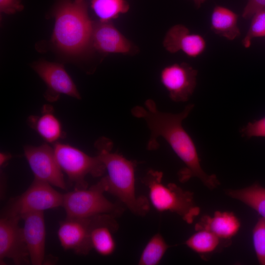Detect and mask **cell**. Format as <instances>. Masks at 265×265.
Here are the masks:
<instances>
[{
	"mask_svg": "<svg viewBox=\"0 0 265 265\" xmlns=\"http://www.w3.org/2000/svg\"><path fill=\"white\" fill-rule=\"evenodd\" d=\"M24 154L34 179L66 189L63 171L56 160L53 148L47 144L38 146H26Z\"/></svg>",
	"mask_w": 265,
	"mask_h": 265,
	"instance_id": "obj_8",
	"label": "cell"
},
{
	"mask_svg": "<svg viewBox=\"0 0 265 265\" xmlns=\"http://www.w3.org/2000/svg\"><path fill=\"white\" fill-rule=\"evenodd\" d=\"M91 7L101 22H110L130 8L126 0H91Z\"/></svg>",
	"mask_w": 265,
	"mask_h": 265,
	"instance_id": "obj_22",
	"label": "cell"
},
{
	"mask_svg": "<svg viewBox=\"0 0 265 265\" xmlns=\"http://www.w3.org/2000/svg\"><path fill=\"white\" fill-rule=\"evenodd\" d=\"M265 8V0H248L244 8L242 16L244 19H249L258 10Z\"/></svg>",
	"mask_w": 265,
	"mask_h": 265,
	"instance_id": "obj_28",
	"label": "cell"
},
{
	"mask_svg": "<svg viewBox=\"0 0 265 265\" xmlns=\"http://www.w3.org/2000/svg\"><path fill=\"white\" fill-rule=\"evenodd\" d=\"M195 6L197 8H199L206 0H192Z\"/></svg>",
	"mask_w": 265,
	"mask_h": 265,
	"instance_id": "obj_30",
	"label": "cell"
},
{
	"mask_svg": "<svg viewBox=\"0 0 265 265\" xmlns=\"http://www.w3.org/2000/svg\"><path fill=\"white\" fill-rule=\"evenodd\" d=\"M92 48L104 53L132 54L135 46L110 22L94 23Z\"/></svg>",
	"mask_w": 265,
	"mask_h": 265,
	"instance_id": "obj_13",
	"label": "cell"
},
{
	"mask_svg": "<svg viewBox=\"0 0 265 265\" xmlns=\"http://www.w3.org/2000/svg\"><path fill=\"white\" fill-rule=\"evenodd\" d=\"M116 216L103 214L91 217L90 239L92 249L104 256L111 255L116 248L113 234L118 229Z\"/></svg>",
	"mask_w": 265,
	"mask_h": 265,
	"instance_id": "obj_16",
	"label": "cell"
},
{
	"mask_svg": "<svg viewBox=\"0 0 265 265\" xmlns=\"http://www.w3.org/2000/svg\"><path fill=\"white\" fill-rule=\"evenodd\" d=\"M252 17L250 27L242 40L245 48L251 46L253 39L265 37V8L258 10Z\"/></svg>",
	"mask_w": 265,
	"mask_h": 265,
	"instance_id": "obj_24",
	"label": "cell"
},
{
	"mask_svg": "<svg viewBox=\"0 0 265 265\" xmlns=\"http://www.w3.org/2000/svg\"><path fill=\"white\" fill-rule=\"evenodd\" d=\"M97 156L105 165L107 175L106 192L117 198L135 214L143 216L149 211L147 198L138 196L135 187L136 163L122 155L111 152L112 141L106 137L99 138L95 144Z\"/></svg>",
	"mask_w": 265,
	"mask_h": 265,
	"instance_id": "obj_2",
	"label": "cell"
},
{
	"mask_svg": "<svg viewBox=\"0 0 265 265\" xmlns=\"http://www.w3.org/2000/svg\"><path fill=\"white\" fill-rule=\"evenodd\" d=\"M63 196L50 184L34 179L24 193L9 201L1 215L21 219L28 213L57 208L62 206Z\"/></svg>",
	"mask_w": 265,
	"mask_h": 265,
	"instance_id": "obj_7",
	"label": "cell"
},
{
	"mask_svg": "<svg viewBox=\"0 0 265 265\" xmlns=\"http://www.w3.org/2000/svg\"><path fill=\"white\" fill-rule=\"evenodd\" d=\"M160 233L154 235L145 246L138 261L139 265H157L169 248Z\"/></svg>",
	"mask_w": 265,
	"mask_h": 265,
	"instance_id": "obj_23",
	"label": "cell"
},
{
	"mask_svg": "<svg viewBox=\"0 0 265 265\" xmlns=\"http://www.w3.org/2000/svg\"><path fill=\"white\" fill-rule=\"evenodd\" d=\"M197 71L185 62L175 63L164 67L160 71V81L176 102L187 101L196 86Z\"/></svg>",
	"mask_w": 265,
	"mask_h": 265,
	"instance_id": "obj_10",
	"label": "cell"
},
{
	"mask_svg": "<svg viewBox=\"0 0 265 265\" xmlns=\"http://www.w3.org/2000/svg\"><path fill=\"white\" fill-rule=\"evenodd\" d=\"M238 15L226 7L215 6L212 12L211 29L216 34L229 40H234L240 34L238 27Z\"/></svg>",
	"mask_w": 265,
	"mask_h": 265,
	"instance_id": "obj_18",
	"label": "cell"
},
{
	"mask_svg": "<svg viewBox=\"0 0 265 265\" xmlns=\"http://www.w3.org/2000/svg\"><path fill=\"white\" fill-rule=\"evenodd\" d=\"M107 181L104 176L89 188L74 189L63 194L61 207L66 216L89 218L103 214L120 216L124 212L123 207L105 197Z\"/></svg>",
	"mask_w": 265,
	"mask_h": 265,
	"instance_id": "obj_5",
	"label": "cell"
},
{
	"mask_svg": "<svg viewBox=\"0 0 265 265\" xmlns=\"http://www.w3.org/2000/svg\"><path fill=\"white\" fill-rule=\"evenodd\" d=\"M194 106L189 104L180 113H171L159 110L155 102L148 99L144 106H136L131 109L132 115L144 120L150 131L147 144L148 150L159 148V137H162L184 163L185 167L178 173L180 181L185 182L192 177H197L210 189L220 185L216 176L207 174L202 169L195 144L182 125Z\"/></svg>",
	"mask_w": 265,
	"mask_h": 265,
	"instance_id": "obj_1",
	"label": "cell"
},
{
	"mask_svg": "<svg viewBox=\"0 0 265 265\" xmlns=\"http://www.w3.org/2000/svg\"><path fill=\"white\" fill-rule=\"evenodd\" d=\"M20 218L0 216V263L10 259L16 265L31 264L23 228L19 225Z\"/></svg>",
	"mask_w": 265,
	"mask_h": 265,
	"instance_id": "obj_9",
	"label": "cell"
},
{
	"mask_svg": "<svg viewBox=\"0 0 265 265\" xmlns=\"http://www.w3.org/2000/svg\"><path fill=\"white\" fill-rule=\"evenodd\" d=\"M242 136L247 138L265 137V116L252 122H249L240 130Z\"/></svg>",
	"mask_w": 265,
	"mask_h": 265,
	"instance_id": "obj_26",
	"label": "cell"
},
{
	"mask_svg": "<svg viewBox=\"0 0 265 265\" xmlns=\"http://www.w3.org/2000/svg\"><path fill=\"white\" fill-rule=\"evenodd\" d=\"M91 217L66 216L59 223L57 237L62 247L79 255H87L92 249L90 239Z\"/></svg>",
	"mask_w": 265,
	"mask_h": 265,
	"instance_id": "obj_12",
	"label": "cell"
},
{
	"mask_svg": "<svg viewBox=\"0 0 265 265\" xmlns=\"http://www.w3.org/2000/svg\"><path fill=\"white\" fill-rule=\"evenodd\" d=\"M162 176V172L151 169L142 179L148 188L152 206L159 212H174L187 223H191L200 212V208L195 204L193 193L175 184L163 183Z\"/></svg>",
	"mask_w": 265,
	"mask_h": 265,
	"instance_id": "obj_4",
	"label": "cell"
},
{
	"mask_svg": "<svg viewBox=\"0 0 265 265\" xmlns=\"http://www.w3.org/2000/svg\"><path fill=\"white\" fill-rule=\"evenodd\" d=\"M11 158V156L9 154L5 153H0V165L2 166Z\"/></svg>",
	"mask_w": 265,
	"mask_h": 265,
	"instance_id": "obj_29",
	"label": "cell"
},
{
	"mask_svg": "<svg viewBox=\"0 0 265 265\" xmlns=\"http://www.w3.org/2000/svg\"><path fill=\"white\" fill-rule=\"evenodd\" d=\"M52 42L61 52L79 55L92 48L94 23L84 0H63L54 11Z\"/></svg>",
	"mask_w": 265,
	"mask_h": 265,
	"instance_id": "obj_3",
	"label": "cell"
},
{
	"mask_svg": "<svg viewBox=\"0 0 265 265\" xmlns=\"http://www.w3.org/2000/svg\"><path fill=\"white\" fill-rule=\"evenodd\" d=\"M29 124L47 142L56 143L63 134L58 119L50 111H45L40 116L30 117Z\"/></svg>",
	"mask_w": 265,
	"mask_h": 265,
	"instance_id": "obj_21",
	"label": "cell"
},
{
	"mask_svg": "<svg viewBox=\"0 0 265 265\" xmlns=\"http://www.w3.org/2000/svg\"><path fill=\"white\" fill-rule=\"evenodd\" d=\"M227 195L247 205L265 218V188L254 184L239 189H228Z\"/></svg>",
	"mask_w": 265,
	"mask_h": 265,
	"instance_id": "obj_20",
	"label": "cell"
},
{
	"mask_svg": "<svg viewBox=\"0 0 265 265\" xmlns=\"http://www.w3.org/2000/svg\"><path fill=\"white\" fill-rule=\"evenodd\" d=\"M253 244L259 263L265 265V218L260 217L252 231Z\"/></svg>",
	"mask_w": 265,
	"mask_h": 265,
	"instance_id": "obj_25",
	"label": "cell"
},
{
	"mask_svg": "<svg viewBox=\"0 0 265 265\" xmlns=\"http://www.w3.org/2000/svg\"><path fill=\"white\" fill-rule=\"evenodd\" d=\"M163 44L169 53L181 51L191 58L201 55L207 47L206 41L203 36L190 32L188 28L180 24L172 26L168 30Z\"/></svg>",
	"mask_w": 265,
	"mask_h": 265,
	"instance_id": "obj_15",
	"label": "cell"
},
{
	"mask_svg": "<svg viewBox=\"0 0 265 265\" xmlns=\"http://www.w3.org/2000/svg\"><path fill=\"white\" fill-rule=\"evenodd\" d=\"M21 219L25 239L29 253L30 263L41 265L45 260L46 226L44 212L26 213Z\"/></svg>",
	"mask_w": 265,
	"mask_h": 265,
	"instance_id": "obj_14",
	"label": "cell"
},
{
	"mask_svg": "<svg viewBox=\"0 0 265 265\" xmlns=\"http://www.w3.org/2000/svg\"><path fill=\"white\" fill-rule=\"evenodd\" d=\"M195 231L196 232L189 237L185 243L202 258L211 255L223 245L227 246L228 244L210 231L205 229Z\"/></svg>",
	"mask_w": 265,
	"mask_h": 265,
	"instance_id": "obj_19",
	"label": "cell"
},
{
	"mask_svg": "<svg viewBox=\"0 0 265 265\" xmlns=\"http://www.w3.org/2000/svg\"><path fill=\"white\" fill-rule=\"evenodd\" d=\"M22 0H0V11L6 14H13L22 10Z\"/></svg>",
	"mask_w": 265,
	"mask_h": 265,
	"instance_id": "obj_27",
	"label": "cell"
},
{
	"mask_svg": "<svg viewBox=\"0 0 265 265\" xmlns=\"http://www.w3.org/2000/svg\"><path fill=\"white\" fill-rule=\"evenodd\" d=\"M53 148L59 165L75 189L88 187L87 175L101 177L106 172L105 165L97 156H89L77 148L59 142L55 143Z\"/></svg>",
	"mask_w": 265,
	"mask_h": 265,
	"instance_id": "obj_6",
	"label": "cell"
},
{
	"mask_svg": "<svg viewBox=\"0 0 265 265\" xmlns=\"http://www.w3.org/2000/svg\"><path fill=\"white\" fill-rule=\"evenodd\" d=\"M32 68L47 86L45 98L48 101L55 102L61 94L80 99L75 83L62 64L41 60L34 63Z\"/></svg>",
	"mask_w": 265,
	"mask_h": 265,
	"instance_id": "obj_11",
	"label": "cell"
},
{
	"mask_svg": "<svg viewBox=\"0 0 265 265\" xmlns=\"http://www.w3.org/2000/svg\"><path fill=\"white\" fill-rule=\"evenodd\" d=\"M240 223L232 212H215L212 216L203 215L195 225V230L205 229L213 233L227 244L239 230Z\"/></svg>",
	"mask_w": 265,
	"mask_h": 265,
	"instance_id": "obj_17",
	"label": "cell"
}]
</instances>
